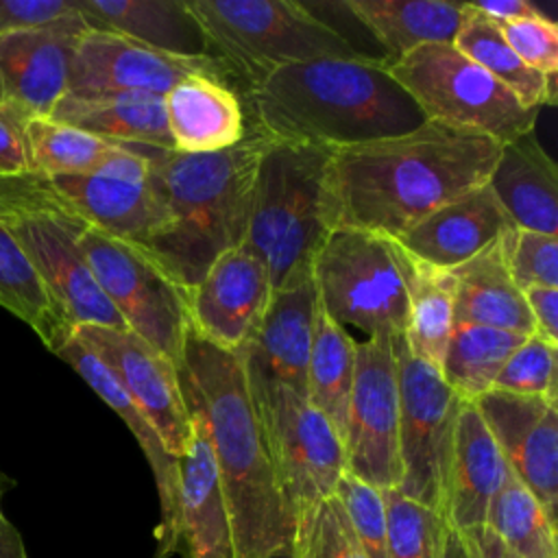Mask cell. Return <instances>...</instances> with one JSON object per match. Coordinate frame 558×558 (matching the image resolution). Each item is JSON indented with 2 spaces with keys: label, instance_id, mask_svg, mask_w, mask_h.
<instances>
[{
  "label": "cell",
  "instance_id": "cell-1",
  "mask_svg": "<svg viewBox=\"0 0 558 558\" xmlns=\"http://www.w3.org/2000/svg\"><path fill=\"white\" fill-rule=\"evenodd\" d=\"M501 144L436 120L329 150L325 205L331 229L401 238L456 196L484 185Z\"/></svg>",
  "mask_w": 558,
  "mask_h": 558
},
{
  "label": "cell",
  "instance_id": "cell-2",
  "mask_svg": "<svg viewBox=\"0 0 558 558\" xmlns=\"http://www.w3.org/2000/svg\"><path fill=\"white\" fill-rule=\"evenodd\" d=\"M264 144L266 135L251 126L218 153L148 148L155 222L142 251L181 288H194L225 251L244 244Z\"/></svg>",
  "mask_w": 558,
  "mask_h": 558
},
{
  "label": "cell",
  "instance_id": "cell-3",
  "mask_svg": "<svg viewBox=\"0 0 558 558\" xmlns=\"http://www.w3.org/2000/svg\"><path fill=\"white\" fill-rule=\"evenodd\" d=\"M179 373L207 421L233 558H268L290 547L294 521L246 390L240 355L190 329Z\"/></svg>",
  "mask_w": 558,
  "mask_h": 558
},
{
  "label": "cell",
  "instance_id": "cell-4",
  "mask_svg": "<svg viewBox=\"0 0 558 558\" xmlns=\"http://www.w3.org/2000/svg\"><path fill=\"white\" fill-rule=\"evenodd\" d=\"M264 135L344 148L403 135L427 122L421 107L373 59H316L275 70L248 89Z\"/></svg>",
  "mask_w": 558,
  "mask_h": 558
},
{
  "label": "cell",
  "instance_id": "cell-5",
  "mask_svg": "<svg viewBox=\"0 0 558 558\" xmlns=\"http://www.w3.org/2000/svg\"><path fill=\"white\" fill-rule=\"evenodd\" d=\"M329 148L266 135L244 244L266 264L272 292L312 272L329 233L325 172Z\"/></svg>",
  "mask_w": 558,
  "mask_h": 558
},
{
  "label": "cell",
  "instance_id": "cell-6",
  "mask_svg": "<svg viewBox=\"0 0 558 558\" xmlns=\"http://www.w3.org/2000/svg\"><path fill=\"white\" fill-rule=\"evenodd\" d=\"M0 222L72 329L78 325L126 329L81 251L85 222L50 194L41 174L0 179Z\"/></svg>",
  "mask_w": 558,
  "mask_h": 558
},
{
  "label": "cell",
  "instance_id": "cell-7",
  "mask_svg": "<svg viewBox=\"0 0 558 558\" xmlns=\"http://www.w3.org/2000/svg\"><path fill=\"white\" fill-rule=\"evenodd\" d=\"M211 54L248 89L275 70L316 59H368L294 0H187ZM377 61V59H373Z\"/></svg>",
  "mask_w": 558,
  "mask_h": 558
},
{
  "label": "cell",
  "instance_id": "cell-8",
  "mask_svg": "<svg viewBox=\"0 0 558 558\" xmlns=\"http://www.w3.org/2000/svg\"><path fill=\"white\" fill-rule=\"evenodd\" d=\"M318 305L344 327L368 338L397 340L408 329V286L401 248L395 240L331 229L312 259Z\"/></svg>",
  "mask_w": 558,
  "mask_h": 558
},
{
  "label": "cell",
  "instance_id": "cell-9",
  "mask_svg": "<svg viewBox=\"0 0 558 558\" xmlns=\"http://www.w3.org/2000/svg\"><path fill=\"white\" fill-rule=\"evenodd\" d=\"M427 120L473 131L508 144L534 131L541 109L517 96L453 44H425L388 65Z\"/></svg>",
  "mask_w": 558,
  "mask_h": 558
},
{
  "label": "cell",
  "instance_id": "cell-10",
  "mask_svg": "<svg viewBox=\"0 0 558 558\" xmlns=\"http://www.w3.org/2000/svg\"><path fill=\"white\" fill-rule=\"evenodd\" d=\"M87 266L126 329L183 368L190 331L187 290L174 283L140 246L89 225L78 238Z\"/></svg>",
  "mask_w": 558,
  "mask_h": 558
},
{
  "label": "cell",
  "instance_id": "cell-11",
  "mask_svg": "<svg viewBox=\"0 0 558 558\" xmlns=\"http://www.w3.org/2000/svg\"><path fill=\"white\" fill-rule=\"evenodd\" d=\"M399 366V462L405 497L442 517L456 423L462 399L445 384L438 368L414 357L405 338L395 340Z\"/></svg>",
  "mask_w": 558,
  "mask_h": 558
},
{
  "label": "cell",
  "instance_id": "cell-12",
  "mask_svg": "<svg viewBox=\"0 0 558 558\" xmlns=\"http://www.w3.org/2000/svg\"><path fill=\"white\" fill-rule=\"evenodd\" d=\"M253 410L296 523L320 501L333 497L347 471L342 438L305 397L288 388H277Z\"/></svg>",
  "mask_w": 558,
  "mask_h": 558
},
{
  "label": "cell",
  "instance_id": "cell-13",
  "mask_svg": "<svg viewBox=\"0 0 558 558\" xmlns=\"http://www.w3.org/2000/svg\"><path fill=\"white\" fill-rule=\"evenodd\" d=\"M342 447L347 473L379 490L399 486V366L395 340L368 338L355 344Z\"/></svg>",
  "mask_w": 558,
  "mask_h": 558
},
{
  "label": "cell",
  "instance_id": "cell-14",
  "mask_svg": "<svg viewBox=\"0 0 558 558\" xmlns=\"http://www.w3.org/2000/svg\"><path fill=\"white\" fill-rule=\"evenodd\" d=\"M192 74L227 78L229 68L216 57H177L137 44L129 37L87 28L70 63V96L155 94L166 96Z\"/></svg>",
  "mask_w": 558,
  "mask_h": 558
},
{
  "label": "cell",
  "instance_id": "cell-15",
  "mask_svg": "<svg viewBox=\"0 0 558 558\" xmlns=\"http://www.w3.org/2000/svg\"><path fill=\"white\" fill-rule=\"evenodd\" d=\"M74 336L111 371L166 449L181 458L192 438V414L179 368L129 329L78 325Z\"/></svg>",
  "mask_w": 558,
  "mask_h": 558
},
{
  "label": "cell",
  "instance_id": "cell-16",
  "mask_svg": "<svg viewBox=\"0 0 558 558\" xmlns=\"http://www.w3.org/2000/svg\"><path fill=\"white\" fill-rule=\"evenodd\" d=\"M316 303L312 272L272 292L262 320L238 351L253 408L262 405L277 388L294 390L307 399V360Z\"/></svg>",
  "mask_w": 558,
  "mask_h": 558
},
{
  "label": "cell",
  "instance_id": "cell-17",
  "mask_svg": "<svg viewBox=\"0 0 558 558\" xmlns=\"http://www.w3.org/2000/svg\"><path fill=\"white\" fill-rule=\"evenodd\" d=\"M148 148L120 144L96 172L44 177V183L85 225L142 248L155 222L146 185Z\"/></svg>",
  "mask_w": 558,
  "mask_h": 558
},
{
  "label": "cell",
  "instance_id": "cell-18",
  "mask_svg": "<svg viewBox=\"0 0 558 558\" xmlns=\"http://www.w3.org/2000/svg\"><path fill=\"white\" fill-rule=\"evenodd\" d=\"M89 26L76 11L46 26L0 37V109L20 120L50 118L68 94L70 63L78 37Z\"/></svg>",
  "mask_w": 558,
  "mask_h": 558
},
{
  "label": "cell",
  "instance_id": "cell-19",
  "mask_svg": "<svg viewBox=\"0 0 558 558\" xmlns=\"http://www.w3.org/2000/svg\"><path fill=\"white\" fill-rule=\"evenodd\" d=\"M493 434L508 469L556 521L558 405L545 397L488 390L471 401Z\"/></svg>",
  "mask_w": 558,
  "mask_h": 558
},
{
  "label": "cell",
  "instance_id": "cell-20",
  "mask_svg": "<svg viewBox=\"0 0 558 558\" xmlns=\"http://www.w3.org/2000/svg\"><path fill=\"white\" fill-rule=\"evenodd\" d=\"M272 296L266 264L246 246L225 251L187 290L190 329L214 347L238 353Z\"/></svg>",
  "mask_w": 558,
  "mask_h": 558
},
{
  "label": "cell",
  "instance_id": "cell-21",
  "mask_svg": "<svg viewBox=\"0 0 558 558\" xmlns=\"http://www.w3.org/2000/svg\"><path fill=\"white\" fill-rule=\"evenodd\" d=\"M52 353L70 364L135 436L153 471L159 495L161 517L155 527V558L174 556L179 551V458L166 449L146 414L133 403L111 371L74 336V331Z\"/></svg>",
  "mask_w": 558,
  "mask_h": 558
},
{
  "label": "cell",
  "instance_id": "cell-22",
  "mask_svg": "<svg viewBox=\"0 0 558 558\" xmlns=\"http://www.w3.org/2000/svg\"><path fill=\"white\" fill-rule=\"evenodd\" d=\"M183 392L192 414V438L179 458V551L183 558H233L231 523L207 421L185 381Z\"/></svg>",
  "mask_w": 558,
  "mask_h": 558
},
{
  "label": "cell",
  "instance_id": "cell-23",
  "mask_svg": "<svg viewBox=\"0 0 558 558\" xmlns=\"http://www.w3.org/2000/svg\"><path fill=\"white\" fill-rule=\"evenodd\" d=\"M512 229L490 187L477 185L445 203L395 242L414 259L451 270Z\"/></svg>",
  "mask_w": 558,
  "mask_h": 558
},
{
  "label": "cell",
  "instance_id": "cell-24",
  "mask_svg": "<svg viewBox=\"0 0 558 558\" xmlns=\"http://www.w3.org/2000/svg\"><path fill=\"white\" fill-rule=\"evenodd\" d=\"M508 464L471 401H464L456 423L453 453L445 495V523L460 532L486 523L488 506L499 490Z\"/></svg>",
  "mask_w": 558,
  "mask_h": 558
},
{
  "label": "cell",
  "instance_id": "cell-25",
  "mask_svg": "<svg viewBox=\"0 0 558 558\" xmlns=\"http://www.w3.org/2000/svg\"><path fill=\"white\" fill-rule=\"evenodd\" d=\"M486 185L512 227L558 235V170L534 131L501 144Z\"/></svg>",
  "mask_w": 558,
  "mask_h": 558
},
{
  "label": "cell",
  "instance_id": "cell-26",
  "mask_svg": "<svg viewBox=\"0 0 558 558\" xmlns=\"http://www.w3.org/2000/svg\"><path fill=\"white\" fill-rule=\"evenodd\" d=\"M166 124L177 153L201 155L233 148L246 135L238 94L209 74H192L163 96Z\"/></svg>",
  "mask_w": 558,
  "mask_h": 558
},
{
  "label": "cell",
  "instance_id": "cell-27",
  "mask_svg": "<svg viewBox=\"0 0 558 558\" xmlns=\"http://www.w3.org/2000/svg\"><path fill=\"white\" fill-rule=\"evenodd\" d=\"M74 7L92 31L177 57H214L187 0H74Z\"/></svg>",
  "mask_w": 558,
  "mask_h": 558
},
{
  "label": "cell",
  "instance_id": "cell-28",
  "mask_svg": "<svg viewBox=\"0 0 558 558\" xmlns=\"http://www.w3.org/2000/svg\"><path fill=\"white\" fill-rule=\"evenodd\" d=\"M451 277L453 325H484L523 336L536 333L525 296L510 277L504 235L451 268Z\"/></svg>",
  "mask_w": 558,
  "mask_h": 558
},
{
  "label": "cell",
  "instance_id": "cell-29",
  "mask_svg": "<svg viewBox=\"0 0 558 558\" xmlns=\"http://www.w3.org/2000/svg\"><path fill=\"white\" fill-rule=\"evenodd\" d=\"M353 17L386 50V65L425 44H453L464 2L445 0H344Z\"/></svg>",
  "mask_w": 558,
  "mask_h": 558
},
{
  "label": "cell",
  "instance_id": "cell-30",
  "mask_svg": "<svg viewBox=\"0 0 558 558\" xmlns=\"http://www.w3.org/2000/svg\"><path fill=\"white\" fill-rule=\"evenodd\" d=\"M50 118L116 144L174 150L166 124L163 96L105 94L83 98L65 94Z\"/></svg>",
  "mask_w": 558,
  "mask_h": 558
},
{
  "label": "cell",
  "instance_id": "cell-31",
  "mask_svg": "<svg viewBox=\"0 0 558 558\" xmlns=\"http://www.w3.org/2000/svg\"><path fill=\"white\" fill-rule=\"evenodd\" d=\"M401 257L408 286L405 347L414 357L440 371V362L453 329L451 270L414 259L403 248Z\"/></svg>",
  "mask_w": 558,
  "mask_h": 558
},
{
  "label": "cell",
  "instance_id": "cell-32",
  "mask_svg": "<svg viewBox=\"0 0 558 558\" xmlns=\"http://www.w3.org/2000/svg\"><path fill=\"white\" fill-rule=\"evenodd\" d=\"M353 366V338L316 303L307 360V401L333 425L340 438H344L347 429Z\"/></svg>",
  "mask_w": 558,
  "mask_h": 558
},
{
  "label": "cell",
  "instance_id": "cell-33",
  "mask_svg": "<svg viewBox=\"0 0 558 558\" xmlns=\"http://www.w3.org/2000/svg\"><path fill=\"white\" fill-rule=\"evenodd\" d=\"M453 46L464 57L484 68L506 89H510L523 107L541 109L543 105H551L556 100L554 78L530 70L510 50L501 28L477 9H473L471 2H464V15Z\"/></svg>",
  "mask_w": 558,
  "mask_h": 558
},
{
  "label": "cell",
  "instance_id": "cell-34",
  "mask_svg": "<svg viewBox=\"0 0 558 558\" xmlns=\"http://www.w3.org/2000/svg\"><path fill=\"white\" fill-rule=\"evenodd\" d=\"M525 338L484 325H453L440 375L462 401H475L493 388L501 366Z\"/></svg>",
  "mask_w": 558,
  "mask_h": 558
},
{
  "label": "cell",
  "instance_id": "cell-35",
  "mask_svg": "<svg viewBox=\"0 0 558 558\" xmlns=\"http://www.w3.org/2000/svg\"><path fill=\"white\" fill-rule=\"evenodd\" d=\"M0 307L26 323L39 340L54 351L72 327L52 303L46 286L31 266L24 251L0 222Z\"/></svg>",
  "mask_w": 558,
  "mask_h": 558
},
{
  "label": "cell",
  "instance_id": "cell-36",
  "mask_svg": "<svg viewBox=\"0 0 558 558\" xmlns=\"http://www.w3.org/2000/svg\"><path fill=\"white\" fill-rule=\"evenodd\" d=\"M484 525L519 558H558L556 521L510 469L488 506Z\"/></svg>",
  "mask_w": 558,
  "mask_h": 558
},
{
  "label": "cell",
  "instance_id": "cell-37",
  "mask_svg": "<svg viewBox=\"0 0 558 558\" xmlns=\"http://www.w3.org/2000/svg\"><path fill=\"white\" fill-rule=\"evenodd\" d=\"M24 135L35 174H92L120 148V144L92 135L52 118L24 122Z\"/></svg>",
  "mask_w": 558,
  "mask_h": 558
},
{
  "label": "cell",
  "instance_id": "cell-38",
  "mask_svg": "<svg viewBox=\"0 0 558 558\" xmlns=\"http://www.w3.org/2000/svg\"><path fill=\"white\" fill-rule=\"evenodd\" d=\"M388 558H438L445 532V519L405 497L397 488H384Z\"/></svg>",
  "mask_w": 558,
  "mask_h": 558
},
{
  "label": "cell",
  "instance_id": "cell-39",
  "mask_svg": "<svg viewBox=\"0 0 558 558\" xmlns=\"http://www.w3.org/2000/svg\"><path fill=\"white\" fill-rule=\"evenodd\" d=\"M294 558H366L338 497H329L294 523Z\"/></svg>",
  "mask_w": 558,
  "mask_h": 558
},
{
  "label": "cell",
  "instance_id": "cell-40",
  "mask_svg": "<svg viewBox=\"0 0 558 558\" xmlns=\"http://www.w3.org/2000/svg\"><path fill=\"white\" fill-rule=\"evenodd\" d=\"M556 366L558 344L545 340L538 333L527 336L506 360L490 390H504L512 395H534L549 401H558L556 395Z\"/></svg>",
  "mask_w": 558,
  "mask_h": 558
},
{
  "label": "cell",
  "instance_id": "cell-41",
  "mask_svg": "<svg viewBox=\"0 0 558 558\" xmlns=\"http://www.w3.org/2000/svg\"><path fill=\"white\" fill-rule=\"evenodd\" d=\"M333 495L342 504L364 556L388 558L386 508L381 490L344 471Z\"/></svg>",
  "mask_w": 558,
  "mask_h": 558
},
{
  "label": "cell",
  "instance_id": "cell-42",
  "mask_svg": "<svg viewBox=\"0 0 558 558\" xmlns=\"http://www.w3.org/2000/svg\"><path fill=\"white\" fill-rule=\"evenodd\" d=\"M504 248L510 277L521 292L532 286L558 288V235L512 227L504 233Z\"/></svg>",
  "mask_w": 558,
  "mask_h": 558
},
{
  "label": "cell",
  "instance_id": "cell-43",
  "mask_svg": "<svg viewBox=\"0 0 558 558\" xmlns=\"http://www.w3.org/2000/svg\"><path fill=\"white\" fill-rule=\"evenodd\" d=\"M510 50L534 72L554 78L558 70V26L541 15L499 26Z\"/></svg>",
  "mask_w": 558,
  "mask_h": 558
},
{
  "label": "cell",
  "instance_id": "cell-44",
  "mask_svg": "<svg viewBox=\"0 0 558 558\" xmlns=\"http://www.w3.org/2000/svg\"><path fill=\"white\" fill-rule=\"evenodd\" d=\"M74 13V0H0V37L20 28L46 26Z\"/></svg>",
  "mask_w": 558,
  "mask_h": 558
},
{
  "label": "cell",
  "instance_id": "cell-45",
  "mask_svg": "<svg viewBox=\"0 0 558 558\" xmlns=\"http://www.w3.org/2000/svg\"><path fill=\"white\" fill-rule=\"evenodd\" d=\"M35 174L24 135V120L0 109V179Z\"/></svg>",
  "mask_w": 558,
  "mask_h": 558
},
{
  "label": "cell",
  "instance_id": "cell-46",
  "mask_svg": "<svg viewBox=\"0 0 558 558\" xmlns=\"http://www.w3.org/2000/svg\"><path fill=\"white\" fill-rule=\"evenodd\" d=\"M536 333L558 344V288L532 286L523 290Z\"/></svg>",
  "mask_w": 558,
  "mask_h": 558
},
{
  "label": "cell",
  "instance_id": "cell-47",
  "mask_svg": "<svg viewBox=\"0 0 558 558\" xmlns=\"http://www.w3.org/2000/svg\"><path fill=\"white\" fill-rule=\"evenodd\" d=\"M469 558H519L488 525H475L458 532Z\"/></svg>",
  "mask_w": 558,
  "mask_h": 558
},
{
  "label": "cell",
  "instance_id": "cell-48",
  "mask_svg": "<svg viewBox=\"0 0 558 558\" xmlns=\"http://www.w3.org/2000/svg\"><path fill=\"white\" fill-rule=\"evenodd\" d=\"M482 15L493 20L497 26H506L510 22H519L525 17L541 15V11L527 0H477L471 2Z\"/></svg>",
  "mask_w": 558,
  "mask_h": 558
},
{
  "label": "cell",
  "instance_id": "cell-49",
  "mask_svg": "<svg viewBox=\"0 0 558 558\" xmlns=\"http://www.w3.org/2000/svg\"><path fill=\"white\" fill-rule=\"evenodd\" d=\"M11 486H13V480L0 471V558H28L22 534L2 512V497Z\"/></svg>",
  "mask_w": 558,
  "mask_h": 558
},
{
  "label": "cell",
  "instance_id": "cell-50",
  "mask_svg": "<svg viewBox=\"0 0 558 558\" xmlns=\"http://www.w3.org/2000/svg\"><path fill=\"white\" fill-rule=\"evenodd\" d=\"M438 558H469L464 547H462V541H460L458 532L451 530L449 525H445L442 541H440V556Z\"/></svg>",
  "mask_w": 558,
  "mask_h": 558
},
{
  "label": "cell",
  "instance_id": "cell-51",
  "mask_svg": "<svg viewBox=\"0 0 558 558\" xmlns=\"http://www.w3.org/2000/svg\"><path fill=\"white\" fill-rule=\"evenodd\" d=\"M268 558H294L292 545H290V547H283L281 551H277V554H272V556H268Z\"/></svg>",
  "mask_w": 558,
  "mask_h": 558
}]
</instances>
